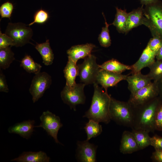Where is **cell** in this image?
Returning <instances> with one entry per match:
<instances>
[{
    "label": "cell",
    "instance_id": "cell-1",
    "mask_svg": "<svg viewBox=\"0 0 162 162\" xmlns=\"http://www.w3.org/2000/svg\"><path fill=\"white\" fill-rule=\"evenodd\" d=\"M93 84L94 92L91 105L83 117L108 124L111 120L109 113L111 96L96 82Z\"/></svg>",
    "mask_w": 162,
    "mask_h": 162
},
{
    "label": "cell",
    "instance_id": "cell-2",
    "mask_svg": "<svg viewBox=\"0 0 162 162\" xmlns=\"http://www.w3.org/2000/svg\"><path fill=\"white\" fill-rule=\"evenodd\" d=\"M158 96L142 105L133 107L134 118L132 129H142L153 132L155 128V116L160 100Z\"/></svg>",
    "mask_w": 162,
    "mask_h": 162
},
{
    "label": "cell",
    "instance_id": "cell-3",
    "mask_svg": "<svg viewBox=\"0 0 162 162\" xmlns=\"http://www.w3.org/2000/svg\"><path fill=\"white\" fill-rule=\"evenodd\" d=\"M142 25L150 30L153 37L162 40V2L158 0L145 5Z\"/></svg>",
    "mask_w": 162,
    "mask_h": 162
},
{
    "label": "cell",
    "instance_id": "cell-4",
    "mask_svg": "<svg viewBox=\"0 0 162 162\" xmlns=\"http://www.w3.org/2000/svg\"><path fill=\"white\" fill-rule=\"evenodd\" d=\"M109 113L111 120L119 124L132 128L134 108L128 102L120 101L111 97Z\"/></svg>",
    "mask_w": 162,
    "mask_h": 162
},
{
    "label": "cell",
    "instance_id": "cell-5",
    "mask_svg": "<svg viewBox=\"0 0 162 162\" xmlns=\"http://www.w3.org/2000/svg\"><path fill=\"white\" fill-rule=\"evenodd\" d=\"M5 33L14 40V46L18 47L30 43L33 32L30 26L24 23L9 22L7 26Z\"/></svg>",
    "mask_w": 162,
    "mask_h": 162
},
{
    "label": "cell",
    "instance_id": "cell-6",
    "mask_svg": "<svg viewBox=\"0 0 162 162\" xmlns=\"http://www.w3.org/2000/svg\"><path fill=\"white\" fill-rule=\"evenodd\" d=\"M77 66L81 82L86 85L96 82L100 68L97 63L96 57L94 55L91 54L84 58L82 63Z\"/></svg>",
    "mask_w": 162,
    "mask_h": 162
},
{
    "label": "cell",
    "instance_id": "cell-7",
    "mask_svg": "<svg viewBox=\"0 0 162 162\" xmlns=\"http://www.w3.org/2000/svg\"><path fill=\"white\" fill-rule=\"evenodd\" d=\"M86 86L83 83H76L72 87L65 85L61 92V97L63 102L76 111L77 105L85 103L86 97L84 88Z\"/></svg>",
    "mask_w": 162,
    "mask_h": 162
},
{
    "label": "cell",
    "instance_id": "cell-8",
    "mask_svg": "<svg viewBox=\"0 0 162 162\" xmlns=\"http://www.w3.org/2000/svg\"><path fill=\"white\" fill-rule=\"evenodd\" d=\"M157 82H152L146 86L131 94L128 102L135 107L144 104L158 96Z\"/></svg>",
    "mask_w": 162,
    "mask_h": 162
},
{
    "label": "cell",
    "instance_id": "cell-9",
    "mask_svg": "<svg viewBox=\"0 0 162 162\" xmlns=\"http://www.w3.org/2000/svg\"><path fill=\"white\" fill-rule=\"evenodd\" d=\"M51 76L45 72L35 74L32 81L29 91L34 103L38 100L52 84Z\"/></svg>",
    "mask_w": 162,
    "mask_h": 162
},
{
    "label": "cell",
    "instance_id": "cell-10",
    "mask_svg": "<svg viewBox=\"0 0 162 162\" xmlns=\"http://www.w3.org/2000/svg\"><path fill=\"white\" fill-rule=\"evenodd\" d=\"M41 123L36 127H41L52 137L56 142L60 143L57 135L60 129L63 126L59 117L49 110L44 112L40 117Z\"/></svg>",
    "mask_w": 162,
    "mask_h": 162
},
{
    "label": "cell",
    "instance_id": "cell-11",
    "mask_svg": "<svg viewBox=\"0 0 162 162\" xmlns=\"http://www.w3.org/2000/svg\"><path fill=\"white\" fill-rule=\"evenodd\" d=\"M127 76L100 68L97 76L96 82L107 92L108 88L116 86L122 80H126Z\"/></svg>",
    "mask_w": 162,
    "mask_h": 162
},
{
    "label": "cell",
    "instance_id": "cell-12",
    "mask_svg": "<svg viewBox=\"0 0 162 162\" xmlns=\"http://www.w3.org/2000/svg\"><path fill=\"white\" fill-rule=\"evenodd\" d=\"M76 157L81 162H95L97 146L88 141H78L77 143Z\"/></svg>",
    "mask_w": 162,
    "mask_h": 162
},
{
    "label": "cell",
    "instance_id": "cell-13",
    "mask_svg": "<svg viewBox=\"0 0 162 162\" xmlns=\"http://www.w3.org/2000/svg\"><path fill=\"white\" fill-rule=\"evenodd\" d=\"M95 47L94 44L88 43L73 46L67 51L68 59L77 63L80 59H84L90 55Z\"/></svg>",
    "mask_w": 162,
    "mask_h": 162
},
{
    "label": "cell",
    "instance_id": "cell-14",
    "mask_svg": "<svg viewBox=\"0 0 162 162\" xmlns=\"http://www.w3.org/2000/svg\"><path fill=\"white\" fill-rule=\"evenodd\" d=\"M156 53L147 45L139 59L131 66L132 74L140 72L143 68L148 67L155 60Z\"/></svg>",
    "mask_w": 162,
    "mask_h": 162
},
{
    "label": "cell",
    "instance_id": "cell-15",
    "mask_svg": "<svg viewBox=\"0 0 162 162\" xmlns=\"http://www.w3.org/2000/svg\"><path fill=\"white\" fill-rule=\"evenodd\" d=\"M126 80L128 83V88L131 94L134 93L152 82L147 74L143 75L141 71L127 76Z\"/></svg>",
    "mask_w": 162,
    "mask_h": 162
},
{
    "label": "cell",
    "instance_id": "cell-16",
    "mask_svg": "<svg viewBox=\"0 0 162 162\" xmlns=\"http://www.w3.org/2000/svg\"><path fill=\"white\" fill-rule=\"evenodd\" d=\"M35 123L34 120L25 121L10 127L8 131L10 133L16 134L24 138L28 139L34 131V128L36 127Z\"/></svg>",
    "mask_w": 162,
    "mask_h": 162
},
{
    "label": "cell",
    "instance_id": "cell-17",
    "mask_svg": "<svg viewBox=\"0 0 162 162\" xmlns=\"http://www.w3.org/2000/svg\"><path fill=\"white\" fill-rule=\"evenodd\" d=\"M123 154H130L140 150L132 132L125 130L122 133L119 147Z\"/></svg>",
    "mask_w": 162,
    "mask_h": 162
},
{
    "label": "cell",
    "instance_id": "cell-18",
    "mask_svg": "<svg viewBox=\"0 0 162 162\" xmlns=\"http://www.w3.org/2000/svg\"><path fill=\"white\" fill-rule=\"evenodd\" d=\"M50 158L45 152L40 151L38 152H24L18 157L11 161L17 162H49Z\"/></svg>",
    "mask_w": 162,
    "mask_h": 162
},
{
    "label": "cell",
    "instance_id": "cell-19",
    "mask_svg": "<svg viewBox=\"0 0 162 162\" xmlns=\"http://www.w3.org/2000/svg\"><path fill=\"white\" fill-rule=\"evenodd\" d=\"M144 6L134 9L128 13L127 28L125 34L134 28L142 25L144 18Z\"/></svg>",
    "mask_w": 162,
    "mask_h": 162
},
{
    "label": "cell",
    "instance_id": "cell-20",
    "mask_svg": "<svg viewBox=\"0 0 162 162\" xmlns=\"http://www.w3.org/2000/svg\"><path fill=\"white\" fill-rule=\"evenodd\" d=\"M35 48L41 55L43 63L44 65L48 66L52 64L54 59V55L48 39L44 43H37Z\"/></svg>",
    "mask_w": 162,
    "mask_h": 162
},
{
    "label": "cell",
    "instance_id": "cell-21",
    "mask_svg": "<svg viewBox=\"0 0 162 162\" xmlns=\"http://www.w3.org/2000/svg\"><path fill=\"white\" fill-rule=\"evenodd\" d=\"M63 72L66 80V85L72 87L76 83L75 80L76 76H78V68L76 63L68 59Z\"/></svg>",
    "mask_w": 162,
    "mask_h": 162
},
{
    "label": "cell",
    "instance_id": "cell-22",
    "mask_svg": "<svg viewBox=\"0 0 162 162\" xmlns=\"http://www.w3.org/2000/svg\"><path fill=\"white\" fill-rule=\"evenodd\" d=\"M116 13L113 22L111 25L115 26L117 31L119 33H126L127 28L128 13L126 10H122L116 8Z\"/></svg>",
    "mask_w": 162,
    "mask_h": 162
},
{
    "label": "cell",
    "instance_id": "cell-23",
    "mask_svg": "<svg viewBox=\"0 0 162 162\" xmlns=\"http://www.w3.org/2000/svg\"><path fill=\"white\" fill-rule=\"evenodd\" d=\"M101 69L118 74L122 73L127 70H131V66L121 63L115 59L106 61L102 64L99 65Z\"/></svg>",
    "mask_w": 162,
    "mask_h": 162
},
{
    "label": "cell",
    "instance_id": "cell-24",
    "mask_svg": "<svg viewBox=\"0 0 162 162\" xmlns=\"http://www.w3.org/2000/svg\"><path fill=\"white\" fill-rule=\"evenodd\" d=\"M133 133L138 144L140 150L150 146L151 138L149 133L146 130L140 129H132Z\"/></svg>",
    "mask_w": 162,
    "mask_h": 162
},
{
    "label": "cell",
    "instance_id": "cell-25",
    "mask_svg": "<svg viewBox=\"0 0 162 162\" xmlns=\"http://www.w3.org/2000/svg\"><path fill=\"white\" fill-rule=\"evenodd\" d=\"M11 47L0 49V69L4 70L7 69L15 59Z\"/></svg>",
    "mask_w": 162,
    "mask_h": 162
},
{
    "label": "cell",
    "instance_id": "cell-26",
    "mask_svg": "<svg viewBox=\"0 0 162 162\" xmlns=\"http://www.w3.org/2000/svg\"><path fill=\"white\" fill-rule=\"evenodd\" d=\"M20 66L27 72L35 74L40 72L42 68L40 64L34 62L32 57L28 55L25 56L21 60Z\"/></svg>",
    "mask_w": 162,
    "mask_h": 162
},
{
    "label": "cell",
    "instance_id": "cell-27",
    "mask_svg": "<svg viewBox=\"0 0 162 162\" xmlns=\"http://www.w3.org/2000/svg\"><path fill=\"white\" fill-rule=\"evenodd\" d=\"M84 129L87 135V140L100 135L102 131L101 125L99 123L94 120L89 119Z\"/></svg>",
    "mask_w": 162,
    "mask_h": 162
},
{
    "label": "cell",
    "instance_id": "cell-28",
    "mask_svg": "<svg viewBox=\"0 0 162 162\" xmlns=\"http://www.w3.org/2000/svg\"><path fill=\"white\" fill-rule=\"evenodd\" d=\"M102 14L105 20V26L102 27L101 32L99 35L98 39L101 46L104 47H108L110 46L111 44L109 29V26L111 24V23L109 24L107 22L104 13L103 12Z\"/></svg>",
    "mask_w": 162,
    "mask_h": 162
},
{
    "label": "cell",
    "instance_id": "cell-29",
    "mask_svg": "<svg viewBox=\"0 0 162 162\" xmlns=\"http://www.w3.org/2000/svg\"><path fill=\"white\" fill-rule=\"evenodd\" d=\"M148 68L150 71L147 75L152 80L157 82L162 78V61L157 60Z\"/></svg>",
    "mask_w": 162,
    "mask_h": 162
},
{
    "label": "cell",
    "instance_id": "cell-30",
    "mask_svg": "<svg viewBox=\"0 0 162 162\" xmlns=\"http://www.w3.org/2000/svg\"><path fill=\"white\" fill-rule=\"evenodd\" d=\"M49 17L48 13L46 11L41 9L35 13L34 15L33 21L28 25L30 26L34 23H44L48 20Z\"/></svg>",
    "mask_w": 162,
    "mask_h": 162
},
{
    "label": "cell",
    "instance_id": "cell-31",
    "mask_svg": "<svg viewBox=\"0 0 162 162\" xmlns=\"http://www.w3.org/2000/svg\"><path fill=\"white\" fill-rule=\"evenodd\" d=\"M155 128L156 130L162 131V100L160 98L155 114Z\"/></svg>",
    "mask_w": 162,
    "mask_h": 162
},
{
    "label": "cell",
    "instance_id": "cell-32",
    "mask_svg": "<svg viewBox=\"0 0 162 162\" xmlns=\"http://www.w3.org/2000/svg\"><path fill=\"white\" fill-rule=\"evenodd\" d=\"M13 9L14 6L11 3L7 2L3 3L0 7V14L1 18L10 19Z\"/></svg>",
    "mask_w": 162,
    "mask_h": 162
},
{
    "label": "cell",
    "instance_id": "cell-33",
    "mask_svg": "<svg viewBox=\"0 0 162 162\" xmlns=\"http://www.w3.org/2000/svg\"><path fill=\"white\" fill-rule=\"evenodd\" d=\"M14 40L6 34L0 31V49L14 46Z\"/></svg>",
    "mask_w": 162,
    "mask_h": 162
},
{
    "label": "cell",
    "instance_id": "cell-34",
    "mask_svg": "<svg viewBox=\"0 0 162 162\" xmlns=\"http://www.w3.org/2000/svg\"><path fill=\"white\" fill-rule=\"evenodd\" d=\"M147 45L156 54L162 46V40L160 39L153 37L149 40Z\"/></svg>",
    "mask_w": 162,
    "mask_h": 162
},
{
    "label": "cell",
    "instance_id": "cell-35",
    "mask_svg": "<svg viewBox=\"0 0 162 162\" xmlns=\"http://www.w3.org/2000/svg\"><path fill=\"white\" fill-rule=\"evenodd\" d=\"M150 146L155 150H162V136L156 134L152 137Z\"/></svg>",
    "mask_w": 162,
    "mask_h": 162
},
{
    "label": "cell",
    "instance_id": "cell-36",
    "mask_svg": "<svg viewBox=\"0 0 162 162\" xmlns=\"http://www.w3.org/2000/svg\"><path fill=\"white\" fill-rule=\"evenodd\" d=\"M9 90L5 76L0 70V92H8Z\"/></svg>",
    "mask_w": 162,
    "mask_h": 162
},
{
    "label": "cell",
    "instance_id": "cell-37",
    "mask_svg": "<svg viewBox=\"0 0 162 162\" xmlns=\"http://www.w3.org/2000/svg\"><path fill=\"white\" fill-rule=\"evenodd\" d=\"M152 160L155 162H162V150H155L151 157Z\"/></svg>",
    "mask_w": 162,
    "mask_h": 162
},
{
    "label": "cell",
    "instance_id": "cell-38",
    "mask_svg": "<svg viewBox=\"0 0 162 162\" xmlns=\"http://www.w3.org/2000/svg\"><path fill=\"white\" fill-rule=\"evenodd\" d=\"M159 92V97L162 100V78L157 81Z\"/></svg>",
    "mask_w": 162,
    "mask_h": 162
},
{
    "label": "cell",
    "instance_id": "cell-39",
    "mask_svg": "<svg viewBox=\"0 0 162 162\" xmlns=\"http://www.w3.org/2000/svg\"><path fill=\"white\" fill-rule=\"evenodd\" d=\"M158 0H140V3L142 5H146L154 2Z\"/></svg>",
    "mask_w": 162,
    "mask_h": 162
},
{
    "label": "cell",
    "instance_id": "cell-40",
    "mask_svg": "<svg viewBox=\"0 0 162 162\" xmlns=\"http://www.w3.org/2000/svg\"><path fill=\"white\" fill-rule=\"evenodd\" d=\"M155 58L157 60L162 61V46L157 52Z\"/></svg>",
    "mask_w": 162,
    "mask_h": 162
},
{
    "label": "cell",
    "instance_id": "cell-41",
    "mask_svg": "<svg viewBox=\"0 0 162 162\" xmlns=\"http://www.w3.org/2000/svg\"></svg>",
    "mask_w": 162,
    "mask_h": 162
}]
</instances>
